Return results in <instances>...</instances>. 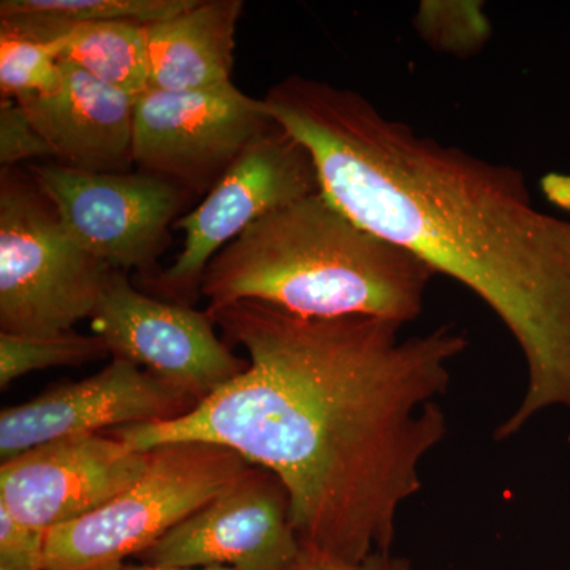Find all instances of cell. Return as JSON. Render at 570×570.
I'll use <instances>...</instances> for the list:
<instances>
[{
    "mask_svg": "<svg viewBox=\"0 0 570 570\" xmlns=\"http://www.w3.org/2000/svg\"><path fill=\"white\" fill-rule=\"evenodd\" d=\"M302 550L288 491L250 466L137 558L178 569L287 570Z\"/></svg>",
    "mask_w": 570,
    "mask_h": 570,
    "instance_id": "cell-10",
    "label": "cell"
},
{
    "mask_svg": "<svg viewBox=\"0 0 570 570\" xmlns=\"http://www.w3.org/2000/svg\"><path fill=\"white\" fill-rule=\"evenodd\" d=\"M0 570H14V569H9V568H0Z\"/></svg>",
    "mask_w": 570,
    "mask_h": 570,
    "instance_id": "cell-23",
    "label": "cell"
},
{
    "mask_svg": "<svg viewBox=\"0 0 570 570\" xmlns=\"http://www.w3.org/2000/svg\"><path fill=\"white\" fill-rule=\"evenodd\" d=\"M110 356L102 337L67 332L59 335H14L0 332V389L48 367L82 366Z\"/></svg>",
    "mask_w": 570,
    "mask_h": 570,
    "instance_id": "cell-17",
    "label": "cell"
},
{
    "mask_svg": "<svg viewBox=\"0 0 570 570\" xmlns=\"http://www.w3.org/2000/svg\"><path fill=\"white\" fill-rule=\"evenodd\" d=\"M197 406L148 371L111 358L94 376L41 393L0 412V459H14L48 442L107 433L116 428L168 422Z\"/></svg>",
    "mask_w": 570,
    "mask_h": 570,
    "instance_id": "cell-12",
    "label": "cell"
},
{
    "mask_svg": "<svg viewBox=\"0 0 570 570\" xmlns=\"http://www.w3.org/2000/svg\"><path fill=\"white\" fill-rule=\"evenodd\" d=\"M61 66L58 92L18 100L50 146L52 159L94 174L130 171L138 97L112 89L69 62Z\"/></svg>",
    "mask_w": 570,
    "mask_h": 570,
    "instance_id": "cell-13",
    "label": "cell"
},
{
    "mask_svg": "<svg viewBox=\"0 0 570 570\" xmlns=\"http://www.w3.org/2000/svg\"><path fill=\"white\" fill-rule=\"evenodd\" d=\"M26 170L82 249L112 269H135L145 283L163 272L157 258L170 246V228L193 194L138 170L94 174L59 164H28Z\"/></svg>",
    "mask_w": 570,
    "mask_h": 570,
    "instance_id": "cell-7",
    "label": "cell"
},
{
    "mask_svg": "<svg viewBox=\"0 0 570 570\" xmlns=\"http://www.w3.org/2000/svg\"><path fill=\"white\" fill-rule=\"evenodd\" d=\"M205 313L245 348V373L183 417L107 433L137 450H234L284 483L303 546L351 561L392 553L423 461L448 434L439 400L466 352L463 330L403 336L396 322L303 318L255 299Z\"/></svg>",
    "mask_w": 570,
    "mask_h": 570,
    "instance_id": "cell-1",
    "label": "cell"
},
{
    "mask_svg": "<svg viewBox=\"0 0 570 570\" xmlns=\"http://www.w3.org/2000/svg\"><path fill=\"white\" fill-rule=\"evenodd\" d=\"M194 3L195 0H2L0 29L48 43L97 22L151 26L190 9Z\"/></svg>",
    "mask_w": 570,
    "mask_h": 570,
    "instance_id": "cell-15",
    "label": "cell"
},
{
    "mask_svg": "<svg viewBox=\"0 0 570 570\" xmlns=\"http://www.w3.org/2000/svg\"><path fill=\"white\" fill-rule=\"evenodd\" d=\"M214 326L193 306L142 294L119 269L91 317L92 333L102 337L111 358L140 366L197 404L249 366Z\"/></svg>",
    "mask_w": 570,
    "mask_h": 570,
    "instance_id": "cell-9",
    "label": "cell"
},
{
    "mask_svg": "<svg viewBox=\"0 0 570 570\" xmlns=\"http://www.w3.org/2000/svg\"><path fill=\"white\" fill-rule=\"evenodd\" d=\"M45 535L0 508V568L45 570Z\"/></svg>",
    "mask_w": 570,
    "mask_h": 570,
    "instance_id": "cell-20",
    "label": "cell"
},
{
    "mask_svg": "<svg viewBox=\"0 0 570 570\" xmlns=\"http://www.w3.org/2000/svg\"><path fill=\"white\" fill-rule=\"evenodd\" d=\"M151 461L108 433L48 442L2 461L0 508L13 519L50 531L102 508L132 485Z\"/></svg>",
    "mask_w": 570,
    "mask_h": 570,
    "instance_id": "cell-11",
    "label": "cell"
},
{
    "mask_svg": "<svg viewBox=\"0 0 570 570\" xmlns=\"http://www.w3.org/2000/svg\"><path fill=\"white\" fill-rule=\"evenodd\" d=\"M262 100L309 149L333 205L459 281L508 328L527 387L494 438L550 409L570 414V220L535 208L515 168L420 135L352 89L291 75Z\"/></svg>",
    "mask_w": 570,
    "mask_h": 570,
    "instance_id": "cell-2",
    "label": "cell"
},
{
    "mask_svg": "<svg viewBox=\"0 0 570 570\" xmlns=\"http://www.w3.org/2000/svg\"><path fill=\"white\" fill-rule=\"evenodd\" d=\"M436 273L333 205L322 190L247 227L206 266L209 309L255 299L303 318L406 325Z\"/></svg>",
    "mask_w": 570,
    "mask_h": 570,
    "instance_id": "cell-3",
    "label": "cell"
},
{
    "mask_svg": "<svg viewBox=\"0 0 570 570\" xmlns=\"http://www.w3.org/2000/svg\"><path fill=\"white\" fill-rule=\"evenodd\" d=\"M121 570H234V569H178V568H164V566H154L146 564V562H140V564H132V562H127L126 566Z\"/></svg>",
    "mask_w": 570,
    "mask_h": 570,
    "instance_id": "cell-22",
    "label": "cell"
},
{
    "mask_svg": "<svg viewBox=\"0 0 570 570\" xmlns=\"http://www.w3.org/2000/svg\"><path fill=\"white\" fill-rule=\"evenodd\" d=\"M287 570H412V566L406 558L392 553H374L366 560L351 561L302 543L298 557Z\"/></svg>",
    "mask_w": 570,
    "mask_h": 570,
    "instance_id": "cell-21",
    "label": "cell"
},
{
    "mask_svg": "<svg viewBox=\"0 0 570 570\" xmlns=\"http://www.w3.org/2000/svg\"><path fill=\"white\" fill-rule=\"evenodd\" d=\"M243 0H195L190 9L146 26L149 86L195 91L232 82Z\"/></svg>",
    "mask_w": 570,
    "mask_h": 570,
    "instance_id": "cell-14",
    "label": "cell"
},
{
    "mask_svg": "<svg viewBox=\"0 0 570 570\" xmlns=\"http://www.w3.org/2000/svg\"><path fill=\"white\" fill-rule=\"evenodd\" d=\"M149 450V466L132 485L88 515L47 531L45 570H121L253 466L209 442Z\"/></svg>",
    "mask_w": 570,
    "mask_h": 570,
    "instance_id": "cell-5",
    "label": "cell"
},
{
    "mask_svg": "<svg viewBox=\"0 0 570 570\" xmlns=\"http://www.w3.org/2000/svg\"><path fill=\"white\" fill-rule=\"evenodd\" d=\"M321 190L316 163L298 138L273 124L242 153L202 204L178 217L181 253L170 268L146 283L168 302L193 305L206 266L262 217Z\"/></svg>",
    "mask_w": 570,
    "mask_h": 570,
    "instance_id": "cell-6",
    "label": "cell"
},
{
    "mask_svg": "<svg viewBox=\"0 0 570 570\" xmlns=\"http://www.w3.org/2000/svg\"><path fill=\"white\" fill-rule=\"evenodd\" d=\"M52 159V151L28 111L17 99L0 97V164L17 168L22 163Z\"/></svg>",
    "mask_w": 570,
    "mask_h": 570,
    "instance_id": "cell-19",
    "label": "cell"
},
{
    "mask_svg": "<svg viewBox=\"0 0 570 570\" xmlns=\"http://www.w3.org/2000/svg\"><path fill=\"white\" fill-rule=\"evenodd\" d=\"M62 41H36L0 29L2 99L52 96L61 89Z\"/></svg>",
    "mask_w": 570,
    "mask_h": 570,
    "instance_id": "cell-18",
    "label": "cell"
},
{
    "mask_svg": "<svg viewBox=\"0 0 570 570\" xmlns=\"http://www.w3.org/2000/svg\"><path fill=\"white\" fill-rule=\"evenodd\" d=\"M115 273L67 230L28 170L0 171V332L59 335L91 318Z\"/></svg>",
    "mask_w": 570,
    "mask_h": 570,
    "instance_id": "cell-4",
    "label": "cell"
},
{
    "mask_svg": "<svg viewBox=\"0 0 570 570\" xmlns=\"http://www.w3.org/2000/svg\"><path fill=\"white\" fill-rule=\"evenodd\" d=\"M275 119L234 81L195 91L149 88L135 104L134 167L206 195Z\"/></svg>",
    "mask_w": 570,
    "mask_h": 570,
    "instance_id": "cell-8",
    "label": "cell"
},
{
    "mask_svg": "<svg viewBox=\"0 0 570 570\" xmlns=\"http://www.w3.org/2000/svg\"><path fill=\"white\" fill-rule=\"evenodd\" d=\"M61 41V61L85 70L104 85L132 97L151 88L146 26L97 22L75 29Z\"/></svg>",
    "mask_w": 570,
    "mask_h": 570,
    "instance_id": "cell-16",
    "label": "cell"
}]
</instances>
